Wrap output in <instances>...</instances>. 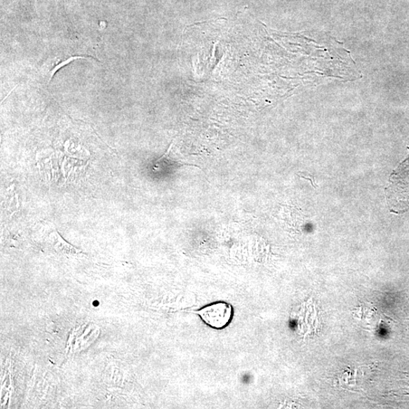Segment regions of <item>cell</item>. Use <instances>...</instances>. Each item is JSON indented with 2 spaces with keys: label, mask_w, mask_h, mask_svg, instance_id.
Segmentation results:
<instances>
[{
  "label": "cell",
  "mask_w": 409,
  "mask_h": 409,
  "mask_svg": "<svg viewBox=\"0 0 409 409\" xmlns=\"http://www.w3.org/2000/svg\"><path fill=\"white\" fill-rule=\"evenodd\" d=\"M207 326L215 329L226 328L233 319L234 310L231 304L216 302L208 304L196 311Z\"/></svg>",
  "instance_id": "cell-1"
},
{
  "label": "cell",
  "mask_w": 409,
  "mask_h": 409,
  "mask_svg": "<svg viewBox=\"0 0 409 409\" xmlns=\"http://www.w3.org/2000/svg\"><path fill=\"white\" fill-rule=\"evenodd\" d=\"M173 147V144H171L166 154L156 161V168H178L180 166H193L201 168L196 165L187 163L185 161L171 158L170 154Z\"/></svg>",
  "instance_id": "cell-2"
}]
</instances>
